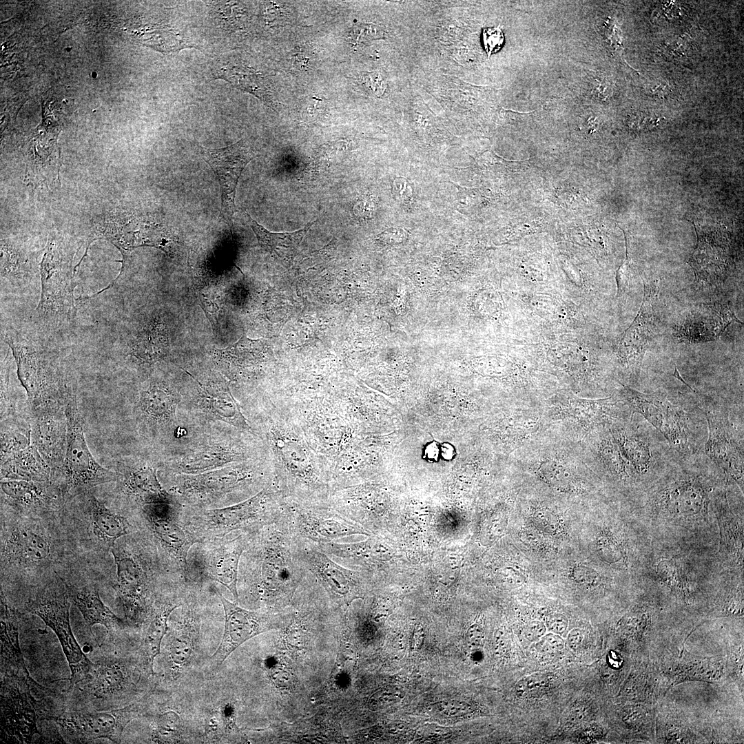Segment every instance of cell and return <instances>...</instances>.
I'll return each instance as SVG.
<instances>
[{
    "label": "cell",
    "mask_w": 744,
    "mask_h": 744,
    "mask_svg": "<svg viewBox=\"0 0 744 744\" xmlns=\"http://www.w3.org/2000/svg\"><path fill=\"white\" fill-rule=\"evenodd\" d=\"M426 451H428L427 453H428V456L430 457V458L436 457L437 455V449L436 446H432V444L427 448Z\"/></svg>",
    "instance_id": "6125c7cd"
},
{
    "label": "cell",
    "mask_w": 744,
    "mask_h": 744,
    "mask_svg": "<svg viewBox=\"0 0 744 744\" xmlns=\"http://www.w3.org/2000/svg\"><path fill=\"white\" fill-rule=\"evenodd\" d=\"M621 446L626 458L635 472L642 474L648 472L652 463V453L648 439L635 432L625 437Z\"/></svg>",
    "instance_id": "ee69618b"
},
{
    "label": "cell",
    "mask_w": 744,
    "mask_h": 744,
    "mask_svg": "<svg viewBox=\"0 0 744 744\" xmlns=\"http://www.w3.org/2000/svg\"><path fill=\"white\" fill-rule=\"evenodd\" d=\"M143 710L141 703H134L107 711L70 710L52 718L70 743H85L106 738L119 743L126 726L143 713Z\"/></svg>",
    "instance_id": "4fadbf2b"
},
{
    "label": "cell",
    "mask_w": 744,
    "mask_h": 744,
    "mask_svg": "<svg viewBox=\"0 0 744 744\" xmlns=\"http://www.w3.org/2000/svg\"><path fill=\"white\" fill-rule=\"evenodd\" d=\"M364 80L367 86L378 96L382 95L386 88V83L380 74L369 73Z\"/></svg>",
    "instance_id": "9f6ffc18"
},
{
    "label": "cell",
    "mask_w": 744,
    "mask_h": 744,
    "mask_svg": "<svg viewBox=\"0 0 744 744\" xmlns=\"http://www.w3.org/2000/svg\"><path fill=\"white\" fill-rule=\"evenodd\" d=\"M572 579L581 585H592L599 581V574L592 568L583 565L575 566L571 572Z\"/></svg>",
    "instance_id": "816d5d0a"
},
{
    "label": "cell",
    "mask_w": 744,
    "mask_h": 744,
    "mask_svg": "<svg viewBox=\"0 0 744 744\" xmlns=\"http://www.w3.org/2000/svg\"><path fill=\"white\" fill-rule=\"evenodd\" d=\"M709 428L705 445L707 456L729 474L743 489V450L737 441L727 415L707 410Z\"/></svg>",
    "instance_id": "603a6c76"
},
{
    "label": "cell",
    "mask_w": 744,
    "mask_h": 744,
    "mask_svg": "<svg viewBox=\"0 0 744 744\" xmlns=\"http://www.w3.org/2000/svg\"><path fill=\"white\" fill-rule=\"evenodd\" d=\"M731 244L724 238L699 235L697 247L689 263L696 280L718 286L728 277L732 262Z\"/></svg>",
    "instance_id": "484cf974"
},
{
    "label": "cell",
    "mask_w": 744,
    "mask_h": 744,
    "mask_svg": "<svg viewBox=\"0 0 744 744\" xmlns=\"http://www.w3.org/2000/svg\"><path fill=\"white\" fill-rule=\"evenodd\" d=\"M67 421L65 459L59 469L65 493L76 495L97 485L116 480V474L101 466L89 450L74 388L70 382L63 393Z\"/></svg>",
    "instance_id": "52a82bcc"
},
{
    "label": "cell",
    "mask_w": 744,
    "mask_h": 744,
    "mask_svg": "<svg viewBox=\"0 0 744 744\" xmlns=\"http://www.w3.org/2000/svg\"><path fill=\"white\" fill-rule=\"evenodd\" d=\"M70 601L66 587L65 590L48 587L29 600L26 609L41 618L56 635L70 669L71 685L74 686L87 676L94 663L84 654L73 634L70 622Z\"/></svg>",
    "instance_id": "30bf717a"
},
{
    "label": "cell",
    "mask_w": 744,
    "mask_h": 744,
    "mask_svg": "<svg viewBox=\"0 0 744 744\" xmlns=\"http://www.w3.org/2000/svg\"><path fill=\"white\" fill-rule=\"evenodd\" d=\"M152 741L154 743H172L180 735V718L174 711L152 716Z\"/></svg>",
    "instance_id": "f6af8a7d"
},
{
    "label": "cell",
    "mask_w": 744,
    "mask_h": 744,
    "mask_svg": "<svg viewBox=\"0 0 744 744\" xmlns=\"http://www.w3.org/2000/svg\"><path fill=\"white\" fill-rule=\"evenodd\" d=\"M4 340L14 358L19 380L27 393L29 411L48 401L61 399L70 381L52 354L17 334L8 333Z\"/></svg>",
    "instance_id": "ba28073f"
},
{
    "label": "cell",
    "mask_w": 744,
    "mask_h": 744,
    "mask_svg": "<svg viewBox=\"0 0 744 744\" xmlns=\"http://www.w3.org/2000/svg\"><path fill=\"white\" fill-rule=\"evenodd\" d=\"M422 641H423V635H422V634H421L420 632H419L418 634H417V632H415L414 635L413 636V643L414 647L420 648V645L422 643Z\"/></svg>",
    "instance_id": "94428289"
},
{
    "label": "cell",
    "mask_w": 744,
    "mask_h": 744,
    "mask_svg": "<svg viewBox=\"0 0 744 744\" xmlns=\"http://www.w3.org/2000/svg\"><path fill=\"white\" fill-rule=\"evenodd\" d=\"M48 483L23 480H1V489L3 495L14 505L25 508L47 506L52 497Z\"/></svg>",
    "instance_id": "60d3db41"
},
{
    "label": "cell",
    "mask_w": 744,
    "mask_h": 744,
    "mask_svg": "<svg viewBox=\"0 0 744 744\" xmlns=\"http://www.w3.org/2000/svg\"><path fill=\"white\" fill-rule=\"evenodd\" d=\"M292 553L303 572V578L322 593L337 609L355 597L356 574L337 563L316 543L292 537Z\"/></svg>",
    "instance_id": "9c48e42d"
},
{
    "label": "cell",
    "mask_w": 744,
    "mask_h": 744,
    "mask_svg": "<svg viewBox=\"0 0 744 744\" xmlns=\"http://www.w3.org/2000/svg\"><path fill=\"white\" fill-rule=\"evenodd\" d=\"M1 552L2 558L8 563L24 567L36 566L48 561L51 543L36 528L18 524L8 531Z\"/></svg>",
    "instance_id": "d4e9b609"
},
{
    "label": "cell",
    "mask_w": 744,
    "mask_h": 744,
    "mask_svg": "<svg viewBox=\"0 0 744 744\" xmlns=\"http://www.w3.org/2000/svg\"><path fill=\"white\" fill-rule=\"evenodd\" d=\"M30 681L24 678L4 674L1 693V735L4 741L30 743L37 727V715L29 693Z\"/></svg>",
    "instance_id": "ac0fdd59"
},
{
    "label": "cell",
    "mask_w": 744,
    "mask_h": 744,
    "mask_svg": "<svg viewBox=\"0 0 744 744\" xmlns=\"http://www.w3.org/2000/svg\"><path fill=\"white\" fill-rule=\"evenodd\" d=\"M185 372L197 383V401L201 409L214 417L240 429L252 432L230 391V382L201 383Z\"/></svg>",
    "instance_id": "f1b7e54d"
},
{
    "label": "cell",
    "mask_w": 744,
    "mask_h": 744,
    "mask_svg": "<svg viewBox=\"0 0 744 744\" xmlns=\"http://www.w3.org/2000/svg\"><path fill=\"white\" fill-rule=\"evenodd\" d=\"M659 293L657 282L644 281V293L640 309L625 333L622 356L627 368L637 375L643 356L658 333L659 318L654 308Z\"/></svg>",
    "instance_id": "44dd1931"
},
{
    "label": "cell",
    "mask_w": 744,
    "mask_h": 744,
    "mask_svg": "<svg viewBox=\"0 0 744 744\" xmlns=\"http://www.w3.org/2000/svg\"><path fill=\"white\" fill-rule=\"evenodd\" d=\"M550 685V679L546 674L535 673L520 679L515 685L518 696L533 698L541 696Z\"/></svg>",
    "instance_id": "bcb514c9"
},
{
    "label": "cell",
    "mask_w": 744,
    "mask_h": 744,
    "mask_svg": "<svg viewBox=\"0 0 744 744\" xmlns=\"http://www.w3.org/2000/svg\"><path fill=\"white\" fill-rule=\"evenodd\" d=\"M466 706L460 703H446L440 706V710L446 714L454 715L464 711Z\"/></svg>",
    "instance_id": "91938a15"
},
{
    "label": "cell",
    "mask_w": 744,
    "mask_h": 744,
    "mask_svg": "<svg viewBox=\"0 0 744 744\" xmlns=\"http://www.w3.org/2000/svg\"><path fill=\"white\" fill-rule=\"evenodd\" d=\"M583 632L579 628H574L570 630L567 637V643L569 648L573 651H576L579 648L582 640H583Z\"/></svg>",
    "instance_id": "680465c9"
},
{
    "label": "cell",
    "mask_w": 744,
    "mask_h": 744,
    "mask_svg": "<svg viewBox=\"0 0 744 744\" xmlns=\"http://www.w3.org/2000/svg\"><path fill=\"white\" fill-rule=\"evenodd\" d=\"M216 79H222L240 89H245L265 99L263 83L258 75L238 65L223 63L213 72Z\"/></svg>",
    "instance_id": "7bdbcfd3"
},
{
    "label": "cell",
    "mask_w": 744,
    "mask_h": 744,
    "mask_svg": "<svg viewBox=\"0 0 744 744\" xmlns=\"http://www.w3.org/2000/svg\"><path fill=\"white\" fill-rule=\"evenodd\" d=\"M247 533L239 564V599L254 610L282 612L293 603L303 579L293 557L292 535L282 510L273 522Z\"/></svg>",
    "instance_id": "6da1fadb"
},
{
    "label": "cell",
    "mask_w": 744,
    "mask_h": 744,
    "mask_svg": "<svg viewBox=\"0 0 744 744\" xmlns=\"http://www.w3.org/2000/svg\"><path fill=\"white\" fill-rule=\"evenodd\" d=\"M180 507V504H152L144 506L141 512L163 559L189 583L188 553L190 548L197 543L182 526Z\"/></svg>",
    "instance_id": "5bb4252c"
},
{
    "label": "cell",
    "mask_w": 744,
    "mask_h": 744,
    "mask_svg": "<svg viewBox=\"0 0 744 744\" xmlns=\"http://www.w3.org/2000/svg\"><path fill=\"white\" fill-rule=\"evenodd\" d=\"M87 502L92 531L103 544L112 548L120 537L134 532L127 518L110 510L94 495H89Z\"/></svg>",
    "instance_id": "f35d334b"
},
{
    "label": "cell",
    "mask_w": 744,
    "mask_h": 744,
    "mask_svg": "<svg viewBox=\"0 0 744 744\" xmlns=\"http://www.w3.org/2000/svg\"><path fill=\"white\" fill-rule=\"evenodd\" d=\"M256 341L244 335L231 347L214 349L211 355L216 365L231 378L242 375L261 361L262 348Z\"/></svg>",
    "instance_id": "74e56055"
},
{
    "label": "cell",
    "mask_w": 744,
    "mask_h": 744,
    "mask_svg": "<svg viewBox=\"0 0 744 744\" xmlns=\"http://www.w3.org/2000/svg\"><path fill=\"white\" fill-rule=\"evenodd\" d=\"M564 645L565 642L561 635L549 632L537 641L535 648L539 652L549 653L559 651Z\"/></svg>",
    "instance_id": "681fc988"
},
{
    "label": "cell",
    "mask_w": 744,
    "mask_h": 744,
    "mask_svg": "<svg viewBox=\"0 0 744 744\" xmlns=\"http://www.w3.org/2000/svg\"><path fill=\"white\" fill-rule=\"evenodd\" d=\"M246 460L247 452L240 446L225 442L213 443L178 459L174 463V471L178 474L196 475Z\"/></svg>",
    "instance_id": "f546056e"
},
{
    "label": "cell",
    "mask_w": 744,
    "mask_h": 744,
    "mask_svg": "<svg viewBox=\"0 0 744 744\" xmlns=\"http://www.w3.org/2000/svg\"><path fill=\"white\" fill-rule=\"evenodd\" d=\"M73 258L69 242L50 234L39 265L41 293L36 316L40 322L56 327L74 316Z\"/></svg>",
    "instance_id": "8992f818"
},
{
    "label": "cell",
    "mask_w": 744,
    "mask_h": 744,
    "mask_svg": "<svg viewBox=\"0 0 744 744\" xmlns=\"http://www.w3.org/2000/svg\"><path fill=\"white\" fill-rule=\"evenodd\" d=\"M273 478L271 465L246 460L200 474H178L172 495L183 508H216L233 495L240 502L251 497Z\"/></svg>",
    "instance_id": "277c9868"
},
{
    "label": "cell",
    "mask_w": 744,
    "mask_h": 744,
    "mask_svg": "<svg viewBox=\"0 0 744 744\" xmlns=\"http://www.w3.org/2000/svg\"><path fill=\"white\" fill-rule=\"evenodd\" d=\"M143 674H149L140 661L103 658L96 663L87 676L76 685L90 701L112 703L134 694Z\"/></svg>",
    "instance_id": "2e32d148"
},
{
    "label": "cell",
    "mask_w": 744,
    "mask_h": 744,
    "mask_svg": "<svg viewBox=\"0 0 744 744\" xmlns=\"http://www.w3.org/2000/svg\"><path fill=\"white\" fill-rule=\"evenodd\" d=\"M672 375H673L674 377H675L676 378L679 379V380L680 381H681V382H683V383L684 384H685V385H686V386H687L688 387H689V388H690V389L691 390H692V387H690V385H689V384H688L687 382H685L684 381V380H683V379L682 378V377L681 376V375H680V374H679V371H678V369H677V367H676V366H675V370H674V373H673Z\"/></svg>",
    "instance_id": "be15d7a7"
},
{
    "label": "cell",
    "mask_w": 744,
    "mask_h": 744,
    "mask_svg": "<svg viewBox=\"0 0 744 744\" xmlns=\"http://www.w3.org/2000/svg\"><path fill=\"white\" fill-rule=\"evenodd\" d=\"M533 521L541 531L553 533L558 529V519L548 511L540 510L534 515Z\"/></svg>",
    "instance_id": "f907efd6"
},
{
    "label": "cell",
    "mask_w": 744,
    "mask_h": 744,
    "mask_svg": "<svg viewBox=\"0 0 744 744\" xmlns=\"http://www.w3.org/2000/svg\"><path fill=\"white\" fill-rule=\"evenodd\" d=\"M52 470L31 444L1 463V480L49 483Z\"/></svg>",
    "instance_id": "d590c367"
},
{
    "label": "cell",
    "mask_w": 744,
    "mask_h": 744,
    "mask_svg": "<svg viewBox=\"0 0 744 744\" xmlns=\"http://www.w3.org/2000/svg\"><path fill=\"white\" fill-rule=\"evenodd\" d=\"M201 154L217 177L221 192V213L227 224L232 227V218L236 211L237 184L244 168L256 154L245 141L240 140L226 147H203Z\"/></svg>",
    "instance_id": "ffe728a7"
},
{
    "label": "cell",
    "mask_w": 744,
    "mask_h": 744,
    "mask_svg": "<svg viewBox=\"0 0 744 744\" xmlns=\"http://www.w3.org/2000/svg\"><path fill=\"white\" fill-rule=\"evenodd\" d=\"M741 322L731 309L717 304H703L691 311L676 327L680 342L699 343L717 339L732 322Z\"/></svg>",
    "instance_id": "cb8c5ba5"
},
{
    "label": "cell",
    "mask_w": 744,
    "mask_h": 744,
    "mask_svg": "<svg viewBox=\"0 0 744 744\" xmlns=\"http://www.w3.org/2000/svg\"><path fill=\"white\" fill-rule=\"evenodd\" d=\"M116 477L123 497L130 504L141 509L152 504H179L159 482L156 468L145 462L121 463Z\"/></svg>",
    "instance_id": "7402d4cb"
},
{
    "label": "cell",
    "mask_w": 744,
    "mask_h": 744,
    "mask_svg": "<svg viewBox=\"0 0 744 744\" xmlns=\"http://www.w3.org/2000/svg\"><path fill=\"white\" fill-rule=\"evenodd\" d=\"M147 547L126 539L111 548L116 567L112 588L128 623H145L161 598L177 592H161V588L187 584L167 564L156 543L151 549Z\"/></svg>",
    "instance_id": "7a4b0ae2"
},
{
    "label": "cell",
    "mask_w": 744,
    "mask_h": 744,
    "mask_svg": "<svg viewBox=\"0 0 744 744\" xmlns=\"http://www.w3.org/2000/svg\"><path fill=\"white\" fill-rule=\"evenodd\" d=\"M626 398L633 413L641 414L679 453L689 451L691 431L688 414L661 391L643 393L626 389Z\"/></svg>",
    "instance_id": "9a60e30c"
},
{
    "label": "cell",
    "mask_w": 744,
    "mask_h": 744,
    "mask_svg": "<svg viewBox=\"0 0 744 744\" xmlns=\"http://www.w3.org/2000/svg\"><path fill=\"white\" fill-rule=\"evenodd\" d=\"M282 512L292 537L318 544L362 533L329 504H308L284 497Z\"/></svg>",
    "instance_id": "7c38bea8"
},
{
    "label": "cell",
    "mask_w": 744,
    "mask_h": 744,
    "mask_svg": "<svg viewBox=\"0 0 744 744\" xmlns=\"http://www.w3.org/2000/svg\"><path fill=\"white\" fill-rule=\"evenodd\" d=\"M30 412L31 442L53 471H59L65 455L67 421L63 397L48 401Z\"/></svg>",
    "instance_id": "d6986e66"
},
{
    "label": "cell",
    "mask_w": 744,
    "mask_h": 744,
    "mask_svg": "<svg viewBox=\"0 0 744 744\" xmlns=\"http://www.w3.org/2000/svg\"><path fill=\"white\" fill-rule=\"evenodd\" d=\"M169 349L168 331L158 316L149 317L128 342V355L149 365L163 360L168 355Z\"/></svg>",
    "instance_id": "d6a6232c"
},
{
    "label": "cell",
    "mask_w": 744,
    "mask_h": 744,
    "mask_svg": "<svg viewBox=\"0 0 744 744\" xmlns=\"http://www.w3.org/2000/svg\"><path fill=\"white\" fill-rule=\"evenodd\" d=\"M546 630L544 622L535 620L528 623L524 634L528 641L537 642L546 633Z\"/></svg>",
    "instance_id": "11a10c76"
},
{
    "label": "cell",
    "mask_w": 744,
    "mask_h": 744,
    "mask_svg": "<svg viewBox=\"0 0 744 744\" xmlns=\"http://www.w3.org/2000/svg\"><path fill=\"white\" fill-rule=\"evenodd\" d=\"M482 630L477 626H473L468 632L466 635L467 642L471 647H479L483 641Z\"/></svg>",
    "instance_id": "6f0895ef"
},
{
    "label": "cell",
    "mask_w": 744,
    "mask_h": 744,
    "mask_svg": "<svg viewBox=\"0 0 744 744\" xmlns=\"http://www.w3.org/2000/svg\"><path fill=\"white\" fill-rule=\"evenodd\" d=\"M182 603L177 592L165 595L158 601L146 621L147 626L141 643L139 661L151 675L154 674V662L161 653L163 637L169 630V618Z\"/></svg>",
    "instance_id": "1f68e13d"
},
{
    "label": "cell",
    "mask_w": 744,
    "mask_h": 744,
    "mask_svg": "<svg viewBox=\"0 0 744 744\" xmlns=\"http://www.w3.org/2000/svg\"><path fill=\"white\" fill-rule=\"evenodd\" d=\"M484 49L488 57L497 52L504 43V34L499 27L487 28L482 32Z\"/></svg>",
    "instance_id": "c3c4849f"
},
{
    "label": "cell",
    "mask_w": 744,
    "mask_h": 744,
    "mask_svg": "<svg viewBox=\"0 0 744 744\" xmlns=\"http://www.w3.org/2000/svg\"><path fill=\"white\" fill-rule=\"evenodd\" d=\"M386 32L378 25L371 23H358L353 27L350 32V38L353 44H360L373 39L384 37Z\"/></svg>",
    "instance_id": "7dc6e473"
},
{
    "label": "cell",
    "mask_w": 744,
    "mask_h": 744,
    "mask_svg": "<svg viewBox=\"0 0 744 744\" xmlns=\"http://www.w3.org/2000/svg\"><path fill=\"white\" fill-rule=\"evenodd\" d=\"M249 225L260 245L280 258L293 256L298 247L315 221L307 223L302 229L292 232H271L254 220L245 211Z\"/></svg>",
    "instance_id": "ab89813d"
},
{
    "label": "cell",
    "mask_w": 744,
    "mask_h": 744,
    "mask_svg": "<svg viewBox=\"0 0 744 744\" xmlns=\"http://www.w3.org/2000/svg\"><path fill=\"white\" fill-rule=\"evenodd\" d=\"M284 495L274 479L251 497L230 506L195 509L180 507L183 528L198 544L222 538L234 531L251 533L281 514Z\"/></svg>",
    "instance_id": "5b68a950"
},
{
    "label": "cell",
    "mask_w": 744,
    "mask_h": 744,
    "mask_svg": "<svg viewBox=\"0 0 744 744\" xmlns=\"http://www.w3.org/2000/svg\"><path fill=\"white\" fill-rule=\"evenodd\" d=\"M214 592L225 612V628L221 641L211 657L220 665L240 645L254 637L280 627L287 619L285 610L280 612L250 610L228 601L216 587Z\"/></svg>",
    "instance_id": "e0dca14e"
},
{
    "label": "cell",
    "mask_w": 744,
    "mask_h": 744,
    "mask_svg": "<svg viewBox=\"0 0 744 744\" xmlns=\"http://www.w3.org/2000/svg\"><path fill=\"white\" fill-rule=\"evenodd\" d=\"M181 607L179 619L168 639L169 667L174 674L180 672L191 662L200 626V610L194 594L190 593L189 599Z\"/></svg>",
    "instance_id": "4316f807"
},
{
    "label": "cell",
    "mask_w": 744,
    "mask_h": 744,
    "mask_svg": "<svg viewBox=\"0 0 744 744\" xmlns=\"http://www.w3.org/2000/svg\"><path fill=\"white\" fill-rule=\"evenodd\" d=\"M545 625L546 629L550 632L561 635L566 632L568 628V620L567 617L562 614L552 613L546 617Z\"/></svg>",
    "instance_id": "f5cc1de1"
},
{
    "label": "cell",
    "mask_w": 744,
    "mask_h": 744,
    "mask_svg": "<svg viewBox=\"0 0 744 744\" xmlns=\"http://www.w3.org/2000/svg\"><path fill=\"white\" fill-rule=\"evenodd\" d=\"M707 497L701 479L686 475L663 488L657 495V501L670 513L686 517L701 513L706 507Z\"/></svg>",
    "instance_id": "83f0119b"
},
{
    "label": "cell",
    "mask_w": 744,
    "mask_h": 744,
    "mask_svg": "<svg viewBox=\"0 0 744 744\" xmlns=\"http://www.w3.org/2000/svg\"><path fill=\"white\" fill-rule=\"evenodd\" d=\"M295 424L273 420L267 438L274 481L284 497L308 504L327 503L330 486L325 466Z\"/></svg>",
    "instance_id": "3957f363"
},
{
    "label": "cell",
    "mask_w": 744,
    "mask_h": 744,
    "mask_svg": "<svg viewBox=\"0 0 744 744\" xmlns=\"http://www.w3.org/2000/svg\"><path fill=\"white\" fill-rule=\"evenodd\" d=\"M176 397L163 383L153 382L142 390L138 408L144 420L151 424H163L175 418Z\"/></svg>",
    "instance_id": "8d00e7d4"
},
{
    "label": "cell",
    "mask_w": 744,
    "mask_h": 744,
    "mask_svg": "<svg viewBox=\"0 0 744 744\" xmlns=\"http://www.w3.org/2000/svg\"><path fill=\"white\" fill-rule=\"evenodd\" d=\"M37 257L25 242L14 238L1 240V276L14 285L28 283L39 271Z\"/></svg>",
    "instance_id": "e575fe53"
},
{
    "label": "cell",
    "mask_w": 744,
    "mask_h": 744,
    "mask_svg": "<svg viewBox=\"0 0 744 744\" xmlns=\"http://www.w3.org/2000/svg\"><path fill=\"white\" fill-rule=\"evenodd\" d=\"M71 601L81 612L88 632L92 635V627L96 624L103 626L110 632L125 629L129 623L117 617L102 601L99 591L95 586L76 588L66 586Z\"/></svg>",
    "instance_id": "836d02e7"
},
{
    "label": "cell",
    "mask_w": 744,
    "mask_h": 744,
    "mask_svg": "<svg viewBox=\"0 0 744 744\" xmlns=\"http://www.w3.org/2000/svg\"><path fill=\"white\" fill-rule=\"evenodd\" d=\"M597 550L601 556L607 559V561H616L619 557V550L617 546L608 539L601 538L597 542Z\"/></svg>",
    "instance_id": "db71d44e"
},
{
    "label": "cell",
    "mask_w": 744,
    "mask_h": 744,
    "mask_svg": "<svg viewBox=\"0 0 744 744\" xmlns=\"http://www.w3.org/2000/svg\"><path fill=\"white\" fill-rule=\"evenodd\" d=\"M247 542V533H240L236 537L227 535L198 544L200 546L194 563L188 565L189 582L202 584L209 579L219 583L231 592L238 603L239 564Z\"/></svg>",
    "instance_id": "8fae6325"
},
{
    "label": "cell",
    "mask_w": 744,
    "mask_h": 744,
    "mask_svg": "<svg viewBox=\"0 0 744 744\" xmlns=\"http://www.w3.org/2000/svg\"><path fill=\"white\" fill-rule=\"evenodd\" d=\"M20 614L1 592V669L4 674L33 681L25 666L19 645Z\"/></svg>",
    "instance_id": "4dcf8cb0"
},
{
    "label": "cell",
    "mask_w": 744,
    "mask_h": 744,
    "mask_svg": "<svg viewBox=\"0 0 744 744\" xmlns=\"http://www.w3.org/2000/svg\"><path fill=\"white\" fill-rule=\"evenodd\" d=\"M1 463L31 445L30 425L21 419L1 421Z\"/></svg>",
    "instance_id": "b9f144b4"
}]
</instances>
